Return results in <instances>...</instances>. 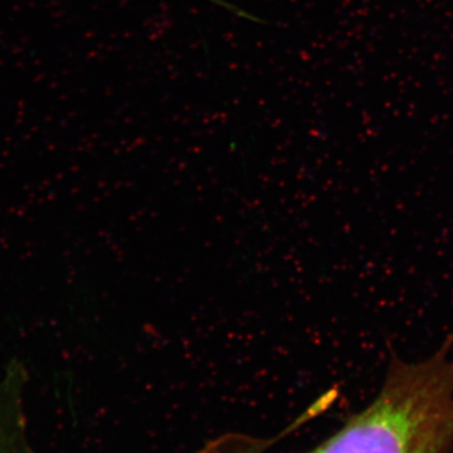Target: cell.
I'll return each mask as SVG.
<instances>
[{"instance_id": "obj_1", "label": "cell", "mask_w": 453, "mask_h": 453, "mask_svg": "<svg viewBox=\"0 0 453 453\" xmlns=\"http://www.w3.org/2000/svg\"><path fill=\"white\" fill-rule=\"evenodd\" d=\"M452 347L453 334L425 362L392 354L372 403L305 453H452Z\"/></svg>"}]
</instances>
